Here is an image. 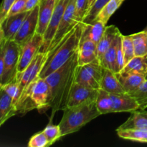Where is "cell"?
<instances>
[{"instance_id":"1","label":"cell","mask_w":147,"mask_h":147,"mask_svg":"<svg viewBox=\"0 0 147 147\" xmlns=\"http://www.w3.org/2000/svg\"><path fill=\"white\" fill-rule=\"evenodd\" d=\"M78 52L75 53L63 65L45 78L49 86V105L53 117L59 111L67 107L70 93L76 83L78 68Z\"/></svg>"},{"instance_id":"2","label":"cell","mask_w":147,"mask_h":147,"mask_svg":"<svg viewBox=\"0 0 147 147\" xmlns=\"http://www.w3.org/2000/svg\"><path fill=\"white\" fill-rule=\"evenodd\" d=\"M83 22L77 25L51 51L47 53V60L40 73V78H45L47 76L65 64L77 53L83 33Z\"/></svg>"},{"instance_id":"3","label":"cell","mask_w":147,"mask_h":147,"mask_svg":"<svg viewBox=\"0 0 147 147\" xmlns=\"http://www.w3.org/2000/svg\"><path fill=\"white\" fill-rule=\"evenodd\" d=\"M100 116L96 102L86 103L63 110V115L59 123L62 136L78 131L87 123Z\"/></svg>"},{"instance_id":"4","label":"cell","mask_w":147,"mask_h":147,"mask_svg":"<svg viewBox=\"0 0 147 147\" xmlns=\"http://www.w3.org/2000/svg\"><path fill=\"white\" fill-rule=\"evenodd\" d=\"M20 55V46L14 40H6L4 43V68L1 84L4 85L14 79Z\"/></svg>"},{"instance_id":"5","label":"cell","mask_w":147,"mask_h":147,"mask_svg":"<svg viewBox=\"0 0 147 147\" xmlns=\"http://www.w3.org/2000/svg\"><path fill=\"white\" fill-rule=\"evenodd\" d=\"M103 66L98 60L78 66L76 77V83L90 88L100 89Z\"/></svg>"},{"instance_id":"6","label":"cell","mask_w":147,"mask_h":147,"mask_svg":"<svg viewBox=\"0 0 147 147\" xmlns=\"http://www.w3.org/2000/svg\"><path fill=\"white\" fill-rule=\"evenodd\" d=\"M76 0H70L65 9L63 18L60 22L59 27L56 31L55 34L51 41L47 53L51 51L55 48L60 42L77 25L78 22L76 20Z\"/></svg>"},{"instance_id":"7","label":"cell","mask_w":147,"mask_h":147,"mask_svg":"<svg viewBox=\"0 0 147 147\" xmlns=\"http://www.w3.org/2000/svg\"><path fill=\"white\" fill-rule=\"evenodd\" d=\"M43 35L36 33L30 40L20 46V55L17 73H21L32 63L37 55L40 53L43 45Z\"/></svg>"},{"instance_id":"8","label":"cell","mask_w":147,"mask_h":147,"mask_svg":"<svg viewBox=\"0 0 147 147\" xmlns=\"http://www.w3.org/2000/svg\"><path fill=\"white\" fill-rule=\"evenodd\" d=\"M70 0H57L51 20H50L49 25L46 30L45 32L43 34V45L40 49V53H46L47 52L51 41L53 40L56 31L59 27L63 14H64L65 9L68 4Z\"/></svg>"},{"instance_id":"9","label":"cell","mask_w":147,"mask_h":147,"mask_svg":"<svg viewBox=\"0 0 147 147\" xmlns=\"http://www.w3.org/2000/svg\"><path fill=\"white\" fill-rule=\"evenodd\" d=\"M39 5L29 11L14 40L20 46L30 40L37 33L38 25Z\"/></svg>"},{"instance_id":"10","label":"cell","mask_w":147,"mask_h":147,"mask_svg":"<svg viewBox=\"0 0 147 147\" xmlns=\"http://www.w3.org/2000/svg\"><path fill=\"white\" fill-rule=\"evenodd\" d=\"M98 90L75 83L70 93L67 107H73L83 103L96 102L98 95Z\"/></svg>"},{"instance_id":"11","label":"cell","mask_w":147,"mask_h":147,"mask_svg":"<svg viewBox=\"0 0 147 147\" xmlns=\"http://www.w3.org/2000/svg\"><path fill=\"white\" fill-rule=\"evenodd\" d=\"M113 103V113H132L139 110L136 99L127 93L111 94Z\"/></svg>"},{"instance_id":"12","label":"cell","mask_w":147,"mask_h":147,"mask_svg":"<svg viewBox=\"0 0 147 147\" xmlns=\"http://www.w3.org/2000/svg\"><path fill=\"white\" fill-rule=\"evenodd\" d=\"M57 0H40L38 11L37 33L43 34L49 25Z\"/></svg>"},{"instance_id":"13","label":"cell","mask_w":147,"mask_h":147,"mask_svg":"<svg viewBox=\"0 0 147 147\" xmlns=\"http://www.w3.org/2000/svg\"><path fill=\"white\" fill-rule=\"evenodd\" d=\"M29 11H22L17 14L7 16V18L1 23L6 40H14Z\"/></svg>"},{"instance_id":"14","label":"cell","mask_w":147,"mask_h":147,"mask_svg":"<svg viewBox=\"0 0 147 147\" xmlns=\"http://www.w3.org/2000/svg\"><path fill=\"white\" fill-rule=\"evenodd\" d=\"M100 89L110 94L125 93L116 73L110 69L103 67L102 78L100 82Z\"/></svg>"},{"instance_id":"15","label":"cell","mask_w":147,"mask_h":147,"mask_svg":"<svg viewBox=\"0 0 147 147\" xmlns=\"http://www.w3.org/2000/svg\"><path fill=\"white\" fill-rule=\"evenodd\" d=\"M16 115L17 111L13 99L0 86V128L7 121Z\"/></svg>"},{"instance_id":"16","label":"cell","mask_w":147,"mask_h":147,"mask_svg":"<svg viewBox=\"0 0 147 147\" xmlns=\"http://www.w3.org/2000/svg\"><path fill=\"white\" fill-rule=\"evenodd\" d=\"M106 27L107 25L98 20H95L93 22L89 24L83 22V33L80 42L86 40H90L98 45L106 30Z\"/></svg>"},{"instance_id":"17","label":"cell","mask_w":147,"mask_h":147,"mask_svg":"<svg viewBox=\"0 0 147 147\" xmlns=\"http://www.w3.org/2000/svg\"><path fill=\"white\" fill-rule=\"evenodd\" d=\"M97 59V45L90 40L80 43L78 50V60L80 66L92 63Z\"/></svg>"},{"instance_id":"18","label":"cell","mask_w":147,"mask_h":147,"mask_svg":"<svg viewBox=\"0 0 147 147\" xmlns=\"http://www.w3.org/2000/svg\"><path fill=\"white\" fill-rule=\"evenodd\" d=\"M120 33V30L114 25L107 26L101 39L97 45V59L101 63L108 49L111 45L115 37Z\"/></svg>"},{"instance_id":"19","label":"cell","mask_w":147,"mask_h":147,"mask_svg":"<svg viewBox=\"0 0 147 147\" xmlns=\"http://www.w3.org/2000/svg\"><path fill=\"white\" fill-rule=\"evenodd\" d=\"M118 78L125 93H130L137 89L146 80V76L139 74H121L116 73Z\"/></svg>"},{"instance_id":"20","label":"cell","mask_w":147,"mask_h":147,"mask_svg":"<svg viewBox=\"0 0 147 147\" xmlns=\"http://www.w3.org/2000/svg\"><path fill=\"white\" fill-rule=\"evenodd\" d=\"M121 74H139L146 76L147 75V64L144 57L135 56L124 65L119 73Z\"/></svg>"},{"instance_id":"21","label":"cell","mask_w":147,"mask_h":147,"mask_svg":"<svg viewBox=\"0 0 147 147\" xmlns=\"http://www.w3.org/2000/svg\"><path fill=\"white\" fill-rule=\"evenodd\" d=\"M124 129H143L147 130V118L142 115L139 111L132 112L129 119L121 125L116 130Z\"/></svg>"},{"instance_id":"22","label":"cell","mask_w":147,"mask_h":147,"mask_svg":"<svg viewBox=\"0 0 147 147\" xmlns=\"http://www.w3.org/2000/svg\"><path fill=\"white\" fill-rule=\"evenodd\" d=\"M121 33L118 34V35L115 37L114 40L112 42L111 45L110 46L106 53H105L104 56L103 57L100 64L102 65L103 67L110 69L115 72V67H116V55H117V48L118 45H119V39H120Z\"/></svg>"},{"instance_id":"23","label":"cell","mask_w":147,"mask_h":147,"mask_svg":"<svg viewBox=\"0 0 147 147\" xmlns=\"http://www.w3.org/2000/svg\"><path fill=\"white\" fill-rule=\"evenodd\" d=\"M134 47L135 56L145 57L147 56V31L139 32L131 34Z\"/></svg>"},{"instance_id":"24","label":"cell","mask_w":147,"mask_h":147,"mask_svg":"<svg viewBox=\"0 0 147 147\" xmlns=\"http://www.w3.org/2000/svg\"><path fill=\"white\" fill-rule=\"evenodd\" d=\"M124 1L125 0H110L100 10L96 20H98L107 25L108 22L110 20L111 17L116 12V10L121 7Z\"/></svg>"},{"instance_id":"25","label":"cell","mask_w":147,"mask_h":147,"mask_svg":"<svg viewBox=\"0 0 147 147\" xmlns=\"http://www.w3.org/2000/svg\"><path fill=\"white\" fill-rule=\"evenodd\" d=\"M96 104L100 115L113 113V103L111 94L102 89H99Z\"/></svg>"},{"instance_id":"26","label":"cell","mask_w":147,"mask_h":147,"mask_svg":"<svg viewBox=\"0 0 147 147\" xmlns=\"http://www.w3.org/2000/svg\"><path fill=\"white\" fill-rule=\"evenodd\" d=\"M118 136L123 139L132 142L147 143V130L143 129H124L116 130Z\"/></svg>"},{"instance_id":"27","label":"cell","mask_w":147,"mask_h":147,"mask_svg":"<svg viewBox=\"0 0 147 147\" xmlns=\"http://www.w3.org/2000/svg\"><path fill=\"white\" fill-rule=\"evenodd\" d=\"M129 94L136 99L139 106V110H146L147 109V79L137 89Z\"/></svg>"},{"instance_id":"28","label":"cell","mask_w":147,"mask_h":147,"mask_svg":"<svg viewBox=\"0 0 147 147\" xmlns=\"http://www.w3.org/2000/svg\"><path fill=\"white\" fill-rule=\"evenodd\" d=\"M121 46L124 57L125 65L135 57L134 47L130 35L121 34Z\"/></svg>"},{"instance_id":"29","label":"cell","mask_w":147,"mask_h":147,"mask_svg":"<svg viewBox=\"0 0 147 147\" xmlns=\"http://www.w3.org/2000/svg\"><path fill=\"white\" fill-rule=\"evenodd\" d=\"M110 0H96L90 8L88 12L83 20V22L89 24V23H92L93 22H94L100 10Z\"/></svg>"},{"instance_id":"30","label":"cell","mask_w":147,"mask_h":147,"mask_svg":"<svg viewBox=\"0 0 147 147\" xmlns=\"http://www.w3.org/2000/svg\"><path fill=\"white\" fill-rule=\"evenodd\" d=\"M1 86L5 90L6 93L13 99V101H14L15 106H17V103L20 97L18 79H17V76L12 80L4 85H1Z\"/></svg>"},{"instance_id":"31","label":"cell","mask_w":147,"mask_h":147,"mask_svg":"<svg viewBox=\"0 0 147 147\" xmlns=\"http://www.w3.org/2000/svg\"><path fill=\"white\" fill-rule=\"evenodd\" d=\"M42 131L47 136L50 146H51L60 138L63 137L59 125L49 124L48 126H46L45 129Z\"/></svg>"},{"instance_id":"32","label":"cell","mask_w":147,"mask_h":147,"mask_svg":"<svg viewBox=\"0 0 147 147\" xmlns=\"http://www.w3.org/2000/svg\"><path fill=\"white\" fill-rule=\"evenodd\" d=\"M89 11L88 0H76V20L80 22H83Z\"/></svg>"},{"instance_id":"33","label":"cell","mask_w":147,"mask_h":147,"mask_svg":"<svg viewBox=\"0 0 147 147\" xmlns=\"http://www.w3.org/2000/svg\"><path fill=\"white\" fill-rule=\"evenodd\" d=\"M27 146L29 147H47L50 146L46 135L43 131L35 134L30 138Z\"/></svg>"},{"instance_id":"34","label":"cell","mask_w":147,"mask_h":147,"mask_svg":"<svg viewBox=\"0 0 147 147\" xmlns=\"http://www.w3.org/2000/svg\"><path fill=\"white\" fill-rule=\"evenodd\" d=\"M16 0H3L0 5V24L7 18L11 6Z\"/></svg>"},{"instance_id":"35","label":"cell","mask_w":147,"mask_h":147,"mask_svg":"<svg viewBox=\"0 0 147 147\" xmlns=\"http://www.w3.org/2000/svg\"><path fill=\"white\" fill-rule=\"evenodd\" d=\"M27 1V0H16L14 4H13V5L11 6L7 16L12 15V14H15L23 11Z\"/></svg>"},{"instance_id":"36","label":"cell","mask_w":147,"mask_h":147,"mask_svg":"<svg viewBox=\"0 0 147 147\" xmlns=\"http://www.w3.org/2000/svg\"><path fill=\"white\" fill-rule=\"evenodd\" d=\"M4 43H5V42H4ZM4 43L2 45V46L0 47V83H1V79H2L4 68Z\"/></svg>"},{"instance_id":"37","label":"cell","mask_w":147,"mask_h":147,"mask_svg":"<svg viewBox=\"0 0 147 147\" xmlns=\"http://www.w3.org/2000/svg\"><path fill=\"white\" fill-rule=\"evenodd\" d=\"M40 0H27L23 11H29L39 5Z\"/></svg>"},{"instance_id":"38","label":"cell","mask_w":147,"mask_h":147,"mask_svg":"<svg viewBox=\"0 0 147 147\" xmlns=\"http://www.w3.org/2000/svg\"><path fill=\"white\" fill-rule=\"evenodd\" d=\"M6 41L5 39V34H4V30H3V27L1 24H0V47L2 46V45L4 44V42Z\"/></svg>"},{"instance_id":"39","label":"cell","mask_w":147,"mask_h":147,"mask_svg":"<svg viewBox=\"0 0 147 147\" xmlns=\"http://www.w3.org/2000/svg\"><path fill=\"white\" fill-rule=\"evenodd\" d=\"M96 0H88V4H89V9L91 7V6L94 4V2L96 1Z\"/></svg>"},{"instance_id":"40","label":"cell","mask_w":147,"mask_h":147,"mask_svg":"<svg viewBox=\"0 0 147 147\" xmlns=\"http://www.w3.org/2000/svg\"><path fill=\"white\" fill-rule=\"evenodd\" d=\"M139 111L142 115H144V116H146V117L147 118V111H145V110H139Z\"/></svg>"},{"instance_id":"41","label":"cell","mask_w":147,"mask_h":147,"mask_svg":"<svg viewBox=\"0 0 147 147\" xmlns=\"http://www.w3.org/2000/svg\"><path fill=\"white\" fill-rule=\"evenodd\" d=\"M144 59H145V61H146V64H147V56H146V57H144Z\"/></svg>"},{"instance_id":"42","label":"cell","mask_w":147,"mask_h":147,"mask_svg":"<svg viewBox=\"0 0 147 147\" xmlns=\"http://www.w3.org/2000/svg\"><path fill=\"white\" fill-rule=\"evenodd\" d=\"M145 30H146V31H147V27H146V28L145 29Z\"/></svg>"},{"instance_id":"43","label":"cell","mask_w":147,"mask_h":147,"mask_svg":"<svg viewBox=\"0 0 147 147\" xmlns=\"http://www.w3.org/2000/svg\"><path fill=\"white\" fill-rule=\"evenodd\" d=\"M146 79H147V75L146 76Z\"/></svg>"},{"instance_id":"44","label":"cell","mask_w":147,"mask_h":147,"mask_svg":"<svg viewBox=\"0 0 147 147\" xmlns=\"http://www.w3.org/2000/svg\"><path fill=\"white\" fill-rule=\"evenodd\" d=\"M0 86H1V83H0Z\"/></svg>"}]
</instances>
